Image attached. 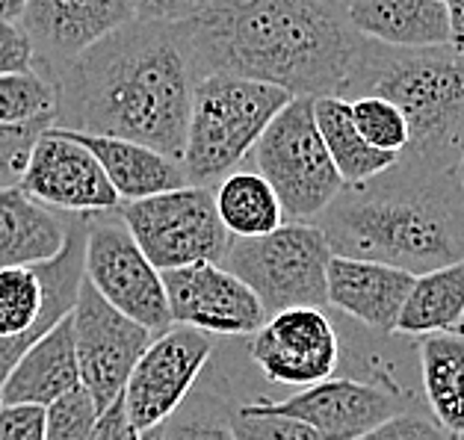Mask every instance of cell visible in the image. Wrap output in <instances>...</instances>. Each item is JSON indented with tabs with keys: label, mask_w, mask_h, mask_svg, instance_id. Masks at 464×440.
<instances>
[{
	"label": "cell",
	"mask_w": 464,
	"mask_h": 440,
	"mask_svg": "<svg viewBox=\"0 0 464 440\" xmlns=\"http://www.w3.org/2000/svg\"><path fill=\"white\" fill-rule=\"evenodd\" d=\"M51 128V121H36V124H21V128H6L0 124V189L18 187L24 166L30 160V151L36 145L39 133Z\"/></svg>",
	"instance_id": "4dcf8cb0"
},
{
	"label": "cell",
	"mask_w": 464,
	"mask_h": 440,
	"mask_svg": "<svg viewBox=\"0 0 464 440\" xmlns=\"http://www.w3.org/2000/svg\"><path fill=\"white\" fill-rule=\"evenodd\" d=\"M133 21L128 0H27L21 30L48 60L69 62Z\"/></svg>",
	"instance_id": "e0dca14e"
},
{
	"label": "cell",
	"mask_w": 464,
	"mask_h": 440,
	"mask_svg": "<svg viewBox=\"0 0 464 440\" xmlns=\"http://www.w3.org/2000/svg\"><path fill=\"white\" fill-rule=\"evenodd\" d=\"M248 355L273 385L311 387L334 376L341 340L320 308H287L252 334Z\"/></svg>",
	"instance_id": "5bb4252c"
},
{
	"label": "cell",
	"mask_w": 464,
	"mask_h": 440,
	"mask_svg": "<svg viewBox=\"0 0 464 440\" xmlns=\"http://www.w3.org/2000/svg\"><path fill=\"white\" fill-rule=\"evenodd\" d=\"M33 62H36V51L21 24L0 21V74L30 72Z\"/></svg>",
	"instance_id": "836d02e7"
},
{
	"label": "cell",
	"mask_w": 464,
	"mask_h": 440,
	"mask_svg": "<svg viewBox=\"0 0 464 440\" xmlns=\"http://www.w3.org/2000/svg\"><path fill=\"white\" fill-rule=\"evenodd\" d=\"M69 133L101 163L110 187L116 189L119 201H140L187 187L180 163L149 148V145L116 139V137H95V133H81V130H69Z\"/></svg>",
	"instance_id": "44dd1931"
},
{
	"label": "cell",
	"mask_w": 464,
	"mask_h": 440,
	"mask_svg": "<svg viewBox=\"0 0 464 440\" xmlns=\"http://www.w3.org/2000/svg\"><path fill=\"white\" fill-rule=\"evenodd\" d=\"M293 100L269 83L231 74H205L192 86L180 168L187 184L210 187L252 154L260 133Z\"/></svg>",
	"instance_id": "5b68a950"
},
{
	"label": "cell",
	"mask_w": 464,
	"mask_h": 440,
	"mask_svg": "<svg viewBox=\"0 0 464 440\" xmlns=\"http://www.w3.org/2000/svg\"><path fill=\"white\" fill-rule=\"evenodd\" d=\"M72 331L81 387L89 393L95 411L104 414L121 397L133 364L154 334L107 304L89 287V281H81L72 311Z\"/></svg>",
	"instance_id": "7c38bea8"
},
{
	"label": "cell",
	"mask_w": 464,
	"mask_h": 440,
	"mask_svg": "<svg viewBox=\"0 0 464 440\" xmlns=\"http://www.w3.org/2000/svg\"><path fill=\"white\" fill-rule=\"evenodd\" d=\"M461 440H464V437H461Z\"/></svg>",
	"instance_id": "b9f144b4"
},
{
	"label": "cell",
	"mask_w": 464,
	"mask_h": 440,
	"mask_svg": "<svg viewBox=\"0 0 464 440\" xmlns=\"http://www.w3.org/2000/svg\"><path fill=\"white\" fill-rule=\"evenodd\" d=\"M83 281H89V287L107 304L151 334L172 325L160 273L142 254L121 219L86 222Z\"/></svg>",
	"instance_id": "30bf717a"
},
{
	"label": "cell",
	"mask_w": 464,
	"mask_h": 440,
	"mask_svg": "<svg viewBox=\"0 0 464 440\" xmlns=\"http://www.w3.org/2000/svg\"><path fill=\"white\" fill-rule=\"evenodd\" d=\"M65 65L53 128L130 139L180 163L198 74L175 24L133 18Z\"/></svg>",
	"instance_id": "7a4b0ae2"
},
{
	"label": "cell",
	"mask_w": 464,
	"mask_h": 440,
	"mask_svg": "<svg viewBox=\"0 0 464 440\" xmlns=\"http://www.w3.org/2000/svg\"><path fill=\"white\" fill-rule=\"evenodd\" d=\"M175 325L205 334H255L266 322L264 304L219 263H189L160 273Z\"/></svg>",
	"instance_id": "9a60e30c"
},
{
	"label": "cell",
	"mask_w": 464,
	"mask_h": 440,
	"mask_svg": "<svg viewBox=\"0 0 464 440\" xmlns=\"http://www.w3.org/2000/svg\"><path fill=\"white\" fill-rule=\"evenodd\" d=\"M248 157L255 172L276 189L285 222H314L343 189L316 130L314 98H293Z\"/></svg>",
	"instance_id": "ba28073f"
},
{
	"label": "cell",
	"mask_w": 464,
	"mask_h": 440,
	"mask_svg": "<svg viewBox=\"0 0 464 440\" xmlns=\"http://www.w3.org/2000/svg\"><path fill=\"white\" fill-rule=\"evenodd\" d=\"M83 243L86 222L74 219L53 261L0 269V385L21 355L74 311L83 281Z\"/></svg>",
	"instance_id": "52a82bcc"
},
{
	"label": "cell",
	"mask_w": 464,
	"mask_h": 440,
	"mask_svg": "<svg viewBox=\"0 0 464 440\" xmlns=\"http://www.w3.org/2000/svg\"><path fill=\"white\" fill-rule=\"evenodd\" d=\"M160 440H234V435L217 416H175L163 423Z\"/></svg>",
	"instance_id": "e575fe53"
},
{
	"label": "cell",
	"mask_w": 464,
	"mask_h": 440,
	"mask_svg": "<svg viewBox=\"0 0 464 440\" xmlns=\"http://www.w3.org/2000/svg\"><path fill=\"white\" fill-rule=\"evenodd\" d=\"M464 320V261L414 275V284L396 320L400 334H444Z\"/></svg>",
	"instance_id": "cb8c5ba5"
},
{
	"label": "cell",
	"mask_w": 464,
	"mask_h": 440,
	"mask_svg": "<svg viewBox=\"0 0 464 440\" xmlns=\"http://www.w3.org/2000/svg\"><path fill=\"white\" fill-rule=\"evenodd\" d=\"M65 228L69 225L24 189H0V269L53 261L65 245Z\"/></svg>",
	"instance_id": "7402d4cb"
},
{
	"label": "cell",
	"mask_w": 464,
	"mask_h": 440,
	"mask_svg": "<svg viewBox=\"0 0 464 440\" xmlns=\"http://www.w3.org/2000/svg\"><path fill=\"white\" fill-rule=\"evenodd\" d=\"M0 440H44V408L0 405Z\"/></svg>",
	"instance_id": "d6a6232c"
},
{
	"label": "cell",
	"mask_w": 464,
	"mask_h": 440,
	"mask_svg": "<svg viewBox=\"0 0 464 440\" xmlns=\"http://www.w3.org/2000/svg\"><path fill=\"white\" fill-rule=\"evenodd\" d=\"M98 416L89 393L77 387L44 408V440H89Z\"/></svg>",
	"instance_id": "f546056e"
},
{
	"label": "cell",
	"mask_w": 464,
	"mask_h": 440,
	"mask_svg": "<svg viewBox=\"0 0 464 440\" xmlns=\"http://www.w3.org/2000/svg\"><path fill=\"white\" fill-rule=\"evenodd\" d=\"M328 261L332 248L314 222H285L264 236H231L219 266L240 278L273 317L287 308L323 311Z\"/></svg>",
	"instance_id": "8992f818"
},
{
	"label": "cell",
	"mask_w": 464,
	"mask_h": 440,
	"mask_svg": "<svg viewBox=\"0 0 464 440\" xmlns=\"http://www.w3.org/2000/svg\"><path fill=\"white\" fill-rule=\"evenodd\" d=\"M175 27L198 77H246L293 98H346L367 51L343 0H208Z\"/></svg>",
	"instance_id": "6da1fadb"
},
{
	"label": "cell",
	"mask_w": 464,
	"mask_h": 440,
	"mask_svg": "<svg viewBox=\"0 0 464 440\" xmlns=\"http://www.w3.org/2000/svg\"><path fill=\"white\" fill-rule=\"evenodd\" d=\"M355 440H452V437L438 423H429L423 416L396 414Z\"/></svg>",
	"instance_id": "1f68e13d"
},
{
	"label": "cell",
	"mask_w": 464,
	"mask_h": 440,
	"mask_svg": "<svg viewBox=\"0 0 464 440\" xmlns=\"http://www.w3.org/2000/svg\"><path fill=\"white\" fill-rule=\"evenodd\" d=\"M137 437L140 435L130 428L128 414H124V402L119 397L104 414L98 416L95 432H92V437H89V440H137Z\"/></svg>",
	"instance_id": "8d00e7d4"
},
{
	"label": "cell",
	"mask_w": 464,
	"mask_h": 440,
	"mask_svg": "<svg viewBox=\"0 0 464 440\" xmlns=\"http://www.w3.org/2000/svg\"><path fill=\"white\" fill-rule=\"evenodd\" d=\"M314 121L328 157H332L334 172L343 180V187L364 184V180L382 175L384 168H391L396 163L393 154L376 151L372 145L361 139V133L353 124V116H349V100L334 95L314 98Z\"/></svg>",
	"instance_id": "d4e9b609"
},
{
	"label": "cell",
	"mask_w": 464,
	"mask_h": 440,
	"mask_svg": "<svg viewBox=\"0 0 464 440\" xmlns=\"http://www.w3.org/2000/svg\"><path fill=\"white\" fill-rule=\"evenodd\" d=\"M77 387H81V369H77L74 331L69 313L39 343H33L18 358V364L9 369L6 381L0 385V405H36V408H48V405L69 397Z\"/></svg>",
	"instance_id": "ffe728a7"
},
{
	"label": "cell",
	"mask_w": 464,
	"mask_h": 440,
	"mask_svg": "<svg viewBox=\"0 0 464 440\" xmlns=\"http://www.w3.org/2000/svg\"><path fill=\"white\" fill-rule=\"evenodd\" d=\"M119 216L157 273L189 263H222L231 243L213 205V187L187 184L172 193L124 201Z\"/></svg>",
	"instance_id": "9c48e42d"
},
{
	"label": "cell",
	"mask_w": 464,
	"mask_h": 440,
	"mask_svg": "<svg viewBox=\"0 0 464 440\" xmlns=\"http://www.w3.org/2000/svg\"><path fill=\"white\" fill-rule=\"evenodd\" d=\"M376 95L409 121V148L400 157L456 168L464 148V53L438 48H382L367 42L364 60L343 100Z\"/></svg>",
	"instance_id": "277c9868"
},
{
	"label": "cell",
	"mask_w": 464,
	"mask_h": 440,
	"mask_svg": "<svg viewBox=\"0 0 464 440\" xmlns=\"http://www.w3.org/2000/svg\"><path fill=\"white\" fill-rule=\"evenodd\" d=\"M210 355V334L187 329V325L172 322L166 331L151 337L121 390L124 414H128L133 432H151L172 420V414L189 397Z\"/></svg>",
	"instance_id": "8fae6325"
},
{
	"label": "cell",
	"mask_w": 464,
	"mask_h": 440,
	"mask_svg": "<svg viewBox=\"0 0 464 440\" xmlns=\"http://www.w3.org/2000/svg\"><path fill=\"white\" fill-rule=\"evenodd\" d=\"M411 284L414 275L396 266L332 254L325 269V301L367 329L391 334Z\"/></svg>",
	"instance_id": "ac0fdd59"
},
{
	"label": "cell",
	"mask_w": 464,
	"mask_h": 440,
	"mask_svg": "<svg viewBox=\"0 0 464 440\" xmlns=\"http://www.w3.org/2000/svg\"><path fill=\"white\" fill-rule=\"evenodd\" d=\"M343 15L361 39L382 48L450 44L447 0H343Z\"/></svg>",
	"instance_id": "d6986e66"
},
{
	"label": "cell",
	"mask_w": 464,
	"mask_h": 440,
	"mask_svg": "<svg viewBox=\"0 0 464 440\" xmlns=\"http://www.w3.org/2000/svg\"><path fill=\"white\" fill-rule=\"evenodd\" d=\"M219 222L231 236H264L285 225L276 189L255 168H234L213 189Z\"/></svg>",
	"instance_id": "484cf974"
},
{
	"label": "cell",
	"mask_w": 464,
	"mask_h": 440,
	"mask_svg": "<svg viewBox=\"0 0 464 440\" xmlns=\"http://www.w3.org/2000/svg\"><path fill=\"white\" fill-rule=\"evenodd\" d=\"M452 172H456V177H459V184H461V189H464V148H461V154H459V160H456V168H452Z\"/></svg>",
	"instance_id": "ab89813d"
},
{
	"label": "cell",
	"mask_w": 464,
	"mask_h": 440,
	"mask_svg": "<svg viewBox=\"0 0 464 440\" xmlns=\"http://www.w3.org/2000/svg\"><path fill=\"white\" fill-rule=\"evenodd\" d=\"M450 13V44L464 53V0H447Z\"/></svg>",
	"instance_id": "74e56055"
},
{
	"label": "cell",
	"mask_w": 464,
	"mask_h": 440,
	"mask_svg": "<svg viewBox=\"0 0 464 440\" xmlns=\"http://www.w3.org/2000/svg\"><path fill=\"white\" fill-rule=\"evenodd\" d=\"M137 21H154V24H180L198 13L208 0H128Z\"/></svg>",
	"instance_id": "d590c367"
},
{
	"label": "cell",
	"mask_w": 464,
	"mask_h": 440,
	"mask_svg": "<svg viewBox=\"0 0 464 440\" xmlns=\"http://www.w3.org/2000/svg\"><path fill=\"white\" fill-rule=\"evenodd\" d=\"M332 254L409 275L464 261V189L452 168L396 157L391 168L343 187L314 219Z\"/></svg>",
	"instance_id": "3957f363"
},
{
	"label": "cell",
	"mask_w": 464,
	"mask_h": 440,
	"mask_svg": "<svg viewBox=\"0 0 464 440\" xmlns=\"http://www.w3.org/2000/svg\"><path fill=\"white\" fill-rule=\"evenodd\" d=\"M257 411L281 414L314 428L323 440H355L400 414V399L355 378H325L287 399H255Z\"/></svg>",
	"instance_id": "2e32d148"
},
{
	"label": "cell",
	"mask_w": 464,
	"mask_h": 440,
	"mask_svg": "<svg viewBox=\"0 0 464 440\" xmlns=\"http://www.w3.org/2000/svg\"><path fill=\"white\" fill-rule=\"evenodd\" d=\"M349 116H353L361 139L376 151L400 157L409 148V121L391 100L376 95H358L349 100Z\"/></svg>",
	"instance_id": "83f0119b"
},
{
	"label": "cell",
	"mask_w": 464,
	"mask_h": 440,
	"mask_svg": "<svg viewBox=\"0 0 464 440\" xmlns=\"http://www.w3.org/2000/svg\"><path fill=\"white\" fill-rule=\"evenodd\" d=\"M420 376L435 423L452 440L464 437V334H429L420 343Z\"/></svg>",
	"instance_id": "603a6c76"
},
{
	"label": "cell",
	"mask_w": 464,
	"mask_h": 440,
	"mask_svg": "<svg viewBox=\"0 0 464 440\" xmlns=\"http://www.w3.org/2000/svg\"><path fill=\"white\" fill-rule=\"evenodd\" d=\"M56 119V86L39 72L0 74V124L21 128Z\"/></svg>",
	"instance_id": "4316f807"
},
{
	"label": "cell",
	"mask_w": 464,
	"mask_h": 440,
	"mask_svg": "<svg viewBox=\"0 0 464 440\" xmlns=\"http://www.w3.org/2000/svg\"><path fill=\"white\" fill-rule=\"evenodd\" d=\"M18 189L44 207L69 213H110L121 201L104 168L65 128H44L30 151Z\"/></svg>",
	"instance_id": "4fadbf2b"
},
{
	"label": "cell",
	"mask_w": 464,
	"mask_h": 440,
	"mask_svg": "<svg viewBox=\"0 0 464 440\" xmlns=\"http://www.w3.org/2000/svg\"><path fill=\"white\" fill-rule=\"evenodd\" d=\"M24 4L27 0H0V21H6V24H18L21 13H24Z\"/></svg>",
	"instance_id": "f35d334b"
},
{
	"label": "cell",
	"mask_w": 464,
	"mask_h": 440,
	"mask_svg": "<svg viewBox=\"0 0 464 440\" xmlns=\"http://www.w3.org/2000/svg\"><path fill=\"white\" fill-rule=\"evenodd\" d=\"M163 437V426H157V428H151V432H142L137 440H160Z\"/></svg>",
	"instance_id": "60d3db41"
},
{
	"label": "cell",
	"mask_w": 464,
	"mask_h": 440,
	"mask_svg": "<svg viewBox=\"0 0 464 440\" xmlns=\"http://www.w3.org/2000/svg\"><path fill=\"white\" fill-rule=\"evenodd\" d=\"M228 428L234 440H323L320 435L299 420L281 414L257 411L255 405H240L228 416Z\"/></svg>",
	"instance_id": "f1b7e54d"
}]
</instances>
